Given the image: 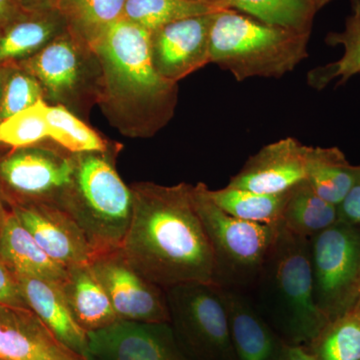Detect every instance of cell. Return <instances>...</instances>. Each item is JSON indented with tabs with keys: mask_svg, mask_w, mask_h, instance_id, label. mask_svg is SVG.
I'll return each instance as SVG.
<instances>
[{
	"mask_svg": "<svg viewBox=\"0 0 360 360\" xmlns=\"http://www.w3.org/2000/svg\"><path fill=\"white\" fill-rule=\"evenodd\" d=\"M11 210L40 248L65 269L90 264L94 252L75 220L53 203H15Z\"/></svg>",
	"mask_w": 360,
	"mask_h": 360,
	"instance_id": "obj_14",
	"label": "cell"
},
{
	"mask_svg": "<svg viewBox=\"0 0 360 360\" xmlns=\"http://www.w3.org/2000/svg\"><path fill=\"white\" fill-rule=\"evenodd\" d=\"M207 186H193L194 207L212 246L214 284L248 292L274 245L278 224H264L232 217L207 195Z\"/></svg>",
	"mask_w": 360,
	"mask_h": 360,
	"instance_id": "obj_6",
	"label": "cell"
},
{
	"mask_svg": "<svg viewBox=\"0 0 360 360\" xmlns=\"http://www.w3.org/2000/svg\"><path fill=\"white\" fill-rule=\"evenodd\" d=\"M16 277L27 309L63 345L85 359L87 333L73 319L60 285L37 277Z\"/></svg>",
	"mask_w": 360,
	"mask_h": 360,
	"instance_id": "obj_18",
	"label": "cell"
},
{
	"mask_svg": "<svg viewBox=\"0 0 360 360\" xmlns=\"http://www.w3.org/2000/svg\"><path fill=\"white\" fill-rule=\"evenodd\" d=\"M357 309H360V297H359V303H357Z\"/></svg>",
	"mask_w": 360,
	"mask_h": 360,
	"instance_id": "obj_42",
	"label": "cell"
},
{
	"mask_svg": "<svg viewBox=\"0 0 360 360\" xmlns=\"http://www.w3.org/2000/svg\"><path fill=\"white\" fill-rule=\"evenodd\" d=\"M22 6L28 11L35 9L58 8L59 0H20Z\"/></svg>",
	"mask_w": 360,
	"mask_h": 360,
	"instance_id": "obj_37",
	"label": "cell"
},
{
	"mask_svg": "<svg viewBox=\"0 0 360 360\" xmlns=\"http://www.w3.org/2000/svg\"><path fill=\"white\" fill-rule=\"evenodd\" d=\"M44 99L37 78L18 65L8 66L0 103V122Z\"/></svg>",
	"mask_w": 360,
	"mask_h": 360,
	"instance_id": "obj_32",
	"label": "cell"
},
{
	"mask_svg": "<svg viewBox=\"0 0 360 360\" xmlns=\"http://www.w3.org/2000/svg\"><path fill=\"white\" fill-rule=\"evenodd\" d=\"M165 290L170 326L188 360H238L219 286L189 283Z\"/></svg>",
	"mask_w": 360,
	"mask_h": 360,
	"instance_id": "obj_8",
	"label": "cell"
},
{
	"mask_svg": "<svg viewBox=\"0 0 360 360\" xmlns=\"http://www.w3.org/2000/svg\"><path fill=\"white\" fill-rule=\"evenodd\" d=\"M75 169V155L58 146L13 149L0 160V188L15 203L44 202L60 205Z\"/></svg>",
	"mask_w": 360,
	"mask_h": 360,
	"instance_id": "obj_10",
	"label": "cell"
},
{
	"mask_svg": "<svg viewBox=\"0 0 360 360\" xmlns=\"http://www.w3.org/2000/svg\"><path fill=\"white\" fill-rule=\"evenodd\" d=\"M326 40L331 46L341 45L345 52L335 63L310 70L307 82L317 90L326 89L331 82L336 86L345 84L360 73V0H350V13L342 32L328 33Z\"/></svg>",
	"mask_w": 360,
	"mask_h": 360,
	"instance_id": "obj_24",
	"label": "cell"
},
{
	"mask_svg": "<svg viewBox=\"0 0 360 360\" xmlns=\"http://www.w3.org/2000/svg\"><path fill=\"white\" fill-rule=\"evenodd\" d=\"M205 1H215V2H222V4H227L226 2H225V0H205ZM229 6V4H227ZM231 8V7H229Z\"/></svg>",
	"mask_w": 360,
	"mask_h": 360,
	"instance_id": "obj_41",
	"label": "cell"
},
{
	"mask_svg": "<svg viewBox=\"0 0 360 360\" xmlns=\"http://www.w3.org/2000/svg\"><path fill=\"white\" fill-rule=\"evenodd\" d=\"M338 221V206L321 198L307 180L288 191L281 224L296 236L310 238Z\"/></svg>",
	"mask_w": 360,
	"mask_h": 360,
	"instance_id": "obj_23",
	"label": "cell"
},
{
	"mask_svg": "<svg viewBox=\"0 0 360 360\" xmlns=\"http://www.w3.org/2000/svg\"><path fill=\"white\" fill-rule=\"evenodd\" d=\"M220 290L236 359L283 360L288 343L258 314L248 295L226 288Z\"/></svg>",
	"mask_w": 360,
	"mask_h": 360,
	"instance_id": "obj_17",
	"label": "cell"
},
{
	"mask_svg": "<svg viewBox=\"0 0 360 360\" xmlns=\"http://www.w3.org/2000/svg\"><path fill=\"white\" fill-rule=\"evenodd\" d=\"M0 255L15 276L37 277L61 285L68 269L56 264L39 245L13 210L0 217Z\"/></svg>",
	"mask_w": 360,
	"mask_h": 360,
	"instance_id": "obj_20",
	"label": "cell"
},
{
	"mask_svg": "<svg viewBox=\"0 0 360 360\" xmlns=\"http://www.w3.org/2000/svg\"><path fill=\"white\" fill-rule=\"evenodd\" d=\"M47 110L49 104L42 99L0 122V143L18 149L49 139Z\"/></svg>",
	"mask_w": 360,
	"mask_h": 360,
	"instance_id": "obj_31",
	"label": "cell"
},
{
	"mask_svg": "<svg viewBox=\"0 0 360 360\" xmlns=\"http://www.w3.org/2000/svg\"><path fill=\"white\" fill-rule=\"evenodd\" d=\"M215 13L175 21L151 32V59L160 77L179 84L210 63V32Z\"/></svg>",
	"mask_w": 360,
	"mask_h": 360,
	"instance_id": "obj_13",
	"label": "cell"
},
{
	"mask_svg": "<svg viewBox=\"0 0 360 360\" xmlns=\"http://www.w3.org/2000/svg\"><path fill=\"white\" fill-rule=\"evenodd\" d=\"M0 304L26 307L18 277L0 255Z\"/></svg>",
	"mask_w": 360,
	"mask_h": 360,
	"instance_id": "obj_33",
	"label": "cell"
},
{
	"mask_svg": "<svg viewBox=\"0 0 360 360\" xmlns=\"http://www.w3.org/2000/svg\"><path fill=\"white\" fill-rule=\"evenodd\" d=\"M90 266L120 321L169 322L165 290L139 274L120 248L96 255Z\"/></svg>",
	"mask_w": 360,
	"mask_h": 360,
	"instance_id": "obj_11",
	"label": "cell"
},
{
	"mask_svg": "<svg viewBox=\"0 0 360 360\" xmlns=\"http://www.w3.org/2000/svg\"><path fill=\"white\" fill-rule=\"evenodd\" d=\"M127 0H59L58 9L68 30L90 46L120 20Z\"/></svg>",
	"mask_w": 360,
	"mask_h": 360,
	"instance_id": "obj_27",
	"label": "cell"
},
{
	"mask_svg": "<svg viewBox=\"0 0 360 360\" xmlns=\"http://www.w3.org/2000/svg\"><path fill=\"white\" fill-rule=\"evenodd\" d=\"M0 360H85L63 345L32 310L0 304Z\"/></svg>",
	"mask_w": 360,
	"mask_h": 360,
	"instance_id": "obj_16",
	"label": "cell"
},
{
	"mask_svg": "<svg viewBox=\"0 0 360 360\" xmlns=\"http://www.w3.org/2000/svg\"><path fill=\"white\" fill-rule=\"evenodd\" d=\"M37 78L45 103L86 117L98 103L101 70L94 49L70 30L20 65Z\"/></svg>",
	"mask_w": 360,
	"mask_h": 360,
	"instance_id": "obj_7",
	"label": "cell"
},
{
	"mask_svg": "<svg viewBox=\"0 0 360 360\" xmlns=\"http://www.w3.org/2000/svg\"><path fill=\"white\" fill-rule=\"evenodd\" d=\"M315 302L328 321L357 307L360 226L338 220L309 238Z\"/></svg>",
	"mask_w": 360,
	"mask_h": 360,
	"instance_id": "obj_9",
	"label": "cell"
},
{
	"mask_svg": "<svg viewBox=\"0 0 360 360\" xmlns=\"http://www.w3.org/2000/svg\"><path fill=\"white\" fill-rule=\"evenodd\" d=\"M305 347L314 360H360V309L329 321Z\"/></svg>",
	"mask_w": 360,
	"mask_h": 360,
	"instance_id": "obj_29",
	"label": "cell"
},
{
	"mask_svg": "<svg viewBox=\"0 0 360 360\" xmlns=\"http://www.w3.org/2000/svg\"><path fill=\"white\" fill-rule=\"evenodd\" d=\"M85 360H188L169 322L118 321L87 333Z\"/></svg>",
	"mask_w": 360,
	"mask_h": 360,
	"instance_id": "obj_12",
	"label": "cell"
},
{
	"mask_svg": "<svg viewBox=\"0 0 360 360\" xmlns=\"http://www.w3.org/2000/svg\"><path fill=\"white\" fill-rule=\"evenodd\" d=\"M338 220L360 226V167L354 186L338 205Z\"/></svg>",
	"mask_w": 360,
	"mask_h": 360,
	"instance_id": "obj_34",
	"label": "cell"
},
{
	"mask_svg": "<svg viewBox=\"0 0 360 360\" xmlns=\"http://www.w3.org/2000/svg\"><path fill=\"white\" fill-rule=\"evenodd\" d=\"M130 187L134 212L120 248L129 264L163 290L214 284L212 246L194 207L193 186L139 182Z\"/></svg>",
	"mask_w": 360,
	"mask_h": 360,
	"instance_id": "obj_1",
	"label": "cell"
},
{
	"mask_svg": "<svg viewBox=\"0 0 360 360\" xmlns=\"http://www.w3.org/2000/svg\"><path fill=\"white\" fill-rule=\"evenodd\" d=\"M359 167L350 165L340 148L309 146L305 180L321 198L338 206L354 186Z\"/></svg>",
	"mask_w": 360,
	"mask_h": 360,
	"instance_id": "obj_22",
	"label": "cell"
},
{
	"mask_svg": "<svg viewBox=\"0 0 360 360\" xmlns=\"http://www.w3.org/2000/svg\"><path fill=\"white\" fill-rule=\"evenodd\" d=\"M1 194H2V191H1V188H0V217H1L2 212H4V208L2 207V205H1Z\"/></svg>",
	"mask_w": 360,
	"mask_h": 360,
	"instance_id": "obj_40",
	"label": "cell"
},
{
	"mask_svg": "<svg viewBox=\"0 0 360 360\" xmlns=\"http://www.w3.org/2000/svg\"><path fill=\"white\" fill-rule=\"evenodd\" d=\"M68 30L58 8L25 11L0 27V66L20 65Z\"/></svg>",
	"mask_w": 360,
	"mask_h": 360,
	"instance_id": "obj_19",
	"label": "cell"
},
{
	"mask_svg": "<svg viewBox=\"0 0 360 360\" xmlns=\"http://www.w3.org/2000/svg\"><path fill=\"white\" fill-rule=\"evenodd\" d=\"M311 1L315 8H316V11H319L321 9L323 8V7L328 6L333 0H311Z\"/></svg>",
	"mask_w": 360,
	"mask_h": 360,
	"instance_id": "obj_39",
	"label": "cell"
},
{
	"mask_svg": "<svg viewBox=\"0 0 360 360\" xmlns=\"http://www.w3.org/2000/svg\"><path fill=\"white\" fill-rule=\"evenodd\" d=\"M283 360H314V359L307 347L288 345Z\"/></svg>",
	"mask_w": 360,
	"mask_h": 360,
	"instance_id": "obj_36",
	"label": "cell"
},
{
	"mask_svg": "<svg viewBox=\"0 0 360 360\" xmlns=\"http://www.w3.org/2000/svg\"><path fill=\"white\" fill-rule=\"evenodd\" d=\"M112 151L75 155L72 182L59 205L84 231L94 257L122 248L134 212L131 187L116 172Z\"/></svg>",
	"mask_w": 360,
	"mask_h": 360,
	"instance_id": "obj_5",
	"label": "cell"
},
{
	"mask_svg": "<svg viewBox=\"0 0 360 360\" xmlns=\"http://www.w3.org/2000/svg\"><path fill=\"white\" fill-rule=\"evenodd\" d=\"M49 141L72 155L108 153L110 143L75 113L60 105L47 110Z\"/></svg>",
	"mask_w": 360,
	"mask_h": 360,
	"instance_id": "obj_30",
	"label": "cell"
},
{
	"mask_svg": "<svg viewBox=\"0 0 360 360\" xmlns=\"http://www.w3.org/2000/svg\"><path fill=\"white\" fill-rule=\"evenodd\" d=\"M25 7L20 0H0V27L11 22L25 13Z\"/></svg>",
	"mask_w": 360,
	"mask_h": 360,
	"instance_id": "obj_35",
	"label": "cell"
},
{
	"mask_svg": "<svg viewBox=\"0 0 360 360\" xmlns=\"http://www.w3.org/2000/svg\"><path fill=\"white\" fill-rule=\"evenodd\" d=\"M245 293L288 345L307 347L329 322L315 302L309 238L281 224L255 283Z\"/></svg>",
	"mask_w": 360,
	"mask_h": 360,
	"instance_id": "obj_3",
	"label": "cell"
},
{
	"mask_svg": "<svg viewBox=\"0 0 360 360\" xmlns=\"http://www.w3.org/2000/svg\"><path fill=\"white\" fill-rule=\"evenodd\" d=\"M60 288L73 319L87 333L120 321L90 264L68 269Z\"/></svg>",
	"mask_w": 360,
	"mask_h": 360,
	"instance_id": "obj_21",
	"label": "cell"
},
{
	"mask_svg": "<svg viewBox=\"0 0 360 360\" xmlns=\"http://www.w3.org/2000/svg\"><path fill=\"white\" fill-rule=\"evenodd\" d=\"M232 9L265 25L311 33L315 14L311 0H225Z\"/></svg>",
	"mask_w": 360,
	"mask_h": 360,
	"instance_id": "obj_28",
	"label": "cell"
},
{
	"mask_svg": "<svg viewBox=\"0 0 360 360\" xmlns=\"http://www.w3.org/2000/svg\"><path fill=\"white\" fill-rule=\"evenodd\" d=\"M229 8L222 2L205 0H127L122 18L153 32L175 21Z\"/></svg>",
	"mask_w": 360,
	"mask_h": 360,
	"instance_id": "obj_25",
	"label": "cell"
},
{
	"mask_svg": "<svg viewBox=\"0 0 360 360\" xmlns=\"http://www.w3.org/2000/svg\"><path fill=\"white\" fill-rule=\"evenodd\" d=\"M8 66H0V103H1L2 89L6 80Z\"/></svg>",
	"mask_w": 360,
	"mask_h": 360,
	"instance_id": "obj_38",
	"label": "cell"
},
{
	"mask_svg": "<svg viewBox=\"0 0 360 360\" xmlns=\"http://www.w3.org/2000/svg\"><path fill=\"white\" fill-rule=\"evenodd\" d=\"M288 191L265 194L226 186L217 191L207 187L206 193L215 205L232 217L257 224H278Z\"/></svg>",
	"mask_w": 360,
	"mask_h": 360,
	"instance_id": "obj_26",
	"label": "cell"
},
{
	"mask_svg": "<svg viewBox=\"0 0 360 360\" xmlns=\"http://www.w3.org/2000/svg\"><path fill=\"white\" fill-rule=\"evenodd\" d=\"M309 33L260 22L236 9L215 13L210 32V63L238 82L281 78L309 56Z\"/></svg>",
	"mask_w": 360,
	"mask_h": 360,
	"instance_id": "obj_4",
	"label": "cell"
},
{
	"mask_svg": "<svg viewBox=\"0 0 360 360\" xmlns=\"http://www.w3.org/2000/svg\"><path fill=\"white\" fill-rule=\"evenodd\" d=\"M307 149L293 137L267 144L248 158L227 186L257 193H288L305 180Z\"/></svg>",
	"mask_w": 360,
	"mask_h": 360,
	"instance_id": "obj_15",
	"label": "cell"
},
{
	"mask_svg": "<svg viewBox=\"0 0 360 360\" xmlns=\"http://www.w3.org/2000/svg\"><path fill=\"white\" fill-rule=\"evenodd\" d=\"M151 32L120 18L92 44L101 65L98 104L124 136H153L174 117L177 84L158 75L150 52Z\"/></svg>",
	"mask_w": 360,
	"mask_h": 360,
	"instance_id": "obj_2",
	"label": "cell"
}]
</instances>
